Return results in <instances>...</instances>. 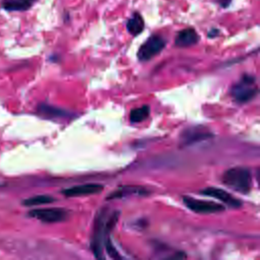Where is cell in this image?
Wrapping results in <instances>:
<instances>
[{
  "instance_id": "ac0fdd59",
  "label": "cell",
  "mask_w": 260,
  "mask_h": 260,
  "mask_svg": "<svg viewBox=\"0 0 260 260\" xmlns=\"http://www.w3.org/2000/svg\"><path fill=\"white\" fill-rule=\"evenodd\" d=\"M216 2L221 8H228L232 4L233 0H216Z\"/></svg>"
},
{
  "instance_id": "9c48e42d",
  "label": "cell",
  "mask_w": 260,
  "mask_h": 260,
  "mask_svg": "<svg viewBox=\"0 0 260 260\" xmlns=\"http://www.w3.org/2000/svg\"><path fill=\"white\" fill-rule=\"evenodd\" d=\"M211 136V133L202 127H192L185 129V131L181 134V144L182 145H190L204 139H207Z\"/></svg>"
},
{
  "instance_id": "e0dca14e",
  "label": "cell",
  "mask_w": 260,
  "mask_h": 260,
  "mask_svg": "<svg viewBox=\"0 0 260 260\" xmlns=\"http://www.w3.org/2000/svg\"><path fill=\"white\" fill-rule=\"evenodd\" d=\"M104 246L106 247L107 253H108L112 258H121V256L119 255L118 251H117L116 248L113 246V244H112V242H111V240H110L109 238L106 239Z\"/></svg>"
},
{
  "instance_id": "8992f818",
  "label": "cell",
  "mask_w": 260,
  "mask_h": 260,
  "mask_svg": "<svg viewBox=\"0 0 260 260\" xmlns=\"http://www.w3.org/2000/svg\"><path fill=\"white\" fill-rule=\"evenodd\" d=\"M183 201L189 209H191L192 211H194L196 213H201V214L216 213V212H220L224 209L223 205H221L219 203L201 200V199L193 198L190 196H185L183 198Z\"/></svg>"
},
{
  "instance_id": "9a60e30c",
  "label": "cell",
  "mask_w": 260,
  "mask_h": 260,
  "mask_svg": "<svg viewBox=\"0 0 260 260\" xmlns=\"http://www.w3.org/2000/svg\"><path fill=\"white\" fill-rule=\"evenodd\" d=\"M148 116H149V107L144 105L140 108L133 109L130 112L129 118L132 123H139V122H142L143 120H145Z\"/></svg>"
},
{
  "instance_id": "5bb4252c",
  "label": "cell",
  "mask_w": 260,
  "mask_h": 260,
  "mask_svg": "<svg viewBox=\"0 0 260 260\" xmlns=\"http://www.w3.org/2000/svg\"><path fill=\"white\" fill-rule=\"evenodd\" d=\"M147 193L146 190H143L141 188H136V187H121L115 192H112L109 196L108 199H115V198H122L131 194H145Z\"/></svg>"
},
{
  "instance_id": "52a82bcc",
  "label": "cell",
  "mask_w": 260,
  "mask_h": 260,
  "mask_svg": "<svg viewBox=\"0 0 260 260\" xmlns=\"http://www.w3.org/2000/svg\"><path fill=\"white\" fill-rule=\"evenodd\" d=\"M200 193L205 195V196L215 198V199L221 201L222 203H224L228 206L233 207V208H238V207L242 206V201L241 200L234 197L232 194H230L229 192H226L223 189H219V188H215V187H208L206 189L201 190Z\"/></svg>"
},
{
  "instance_id": "5b68a950",
  "label": "cell",
  "mask_w": 260,
  "mask_h": 260,
  "mask_svg": "<svg viewBox=\"0 0 260 260\" xmlns=\"http://www.w3.org/2000/svg\"><path fill=\"white\" fill-rule=\"evenodd\" d=\"M28 215L31 217L38 218L43 222L54 223V222H61L67 219L69 216V211L60 207L39 208V209L30 210L28 212Z\"/></svg>"
},
{
  "instance_id": "3957f363",
  "label": "cell",
  "mask_w": 260,
  "mask_h": 260,
  "mask_svg": "<svg viewBox=\"0 0 260 260\" xmlns=\"http://www.w3.org/2000/svg\"><path fill=\"white\" fill-rule=\"evenodd\" d=\"M258 92L256 80L253 76L245 74L242 78L233 85L231 94L233 99L238 103H247L254 99Z\"/></svg>"
},
{
  "instance_id": "30bf717a",
  "label": "cell",
  "mask_w": 260,
  "mask_h": 260,
  "mask_svg": "<svg viewBox=\"0 0 260 260\" xmlns=\"http://www.w3.org/2000/svg\"><path fill=\"white\" fill-rule=\"evenodd\" d=\"M199 35L193 27H186L180 30L175 38V45L179 48H188L199 42Z\"/></svg>"
},
{
  "instance_id": "d6986e66",
  "label": "cell",
  "mask_w": 260,
  "mask_h": 260,
  "mask_svg": "<svg viewBox=\"0 0 260 260\" xmlns=\"http://www.w3.org/2000/svg\"><path fill=\"white\" fill-rule=\"evenodd\" d=\"M220 34V31H219V29L218 28H215V27H212L211 29H209V31H208V34H207V37L208 38H216L218 35Z\"/></svg>"
},
{
  "instance_id": "277c9868",
  "label": "cell",
  "mask_w": 260,
  "mask_h": 260,
  "mask_svg": "<svg viewBox=\"0 0 260 260\" xmlns=\"http://www.w3.org/2000/svg\"><path fill=\"white\" fill-rule=\"evenodd\" d=\"M167 41L159 35H151L138 49L137 58L141 62H145L159 54L166 47Z\"/></svg>"
},
{
  "instance_id": "4fadbf2b",
  "label": "cell",
  "mask_w": 260,
  "mask_h": 260,
  "mask_svg": "<svg viewBox=\"0 0 260 260\" xmlns=\"http://www.w3.org/2000/svg\"><path fill=\"white\" fill-rule=\"evenodd\" d=\"M34 2V0H4L2 7L8 11H25L31 7Z\"/></svg>"
},
{
  "instance_id": "8fae6325",
  "label": "cell",
  "mask_w": 260,
  "mask_h": 260,
  "mask_svg": "<svg viewBox=\"0 0 260 260\" xmlns=\"http://www.w3.org/2000/svg\"><path fill=\"white\" fill-rule=\"evenodd\" d=\"M144 26H145L144 19H143L142 15L140 14V12H138V11H134L126 22L127 31L130 35H132L133 37L140 35L143 31Z\"/></svg>"
},
{
  "instance_id": "ba28073f",
  "label": "cell",
  "mask_w": 260,
  "mask_h": 260,
  "mask_svg": "<svg viewBox=\"0 0 260 260\" xmlns=\"http://www.w3.org/2000/svg\"><path fill=\"white\" fill-rule=\"evenodd\" d=\"M104 189L103 185L96 183H89L83 185H77L65 190H62V194L66 197H79V196H87L102 192Z\"/></svg>"
},
{
  "instance_id": "2e32d148",
  "label": "cell",
  "mask_w": 260,
  "mask_h": 260,
  "mask_svg": "<svg viewBox=\"0 0 260 260\" xmlns=\"http://www.w3.org/2000/svg\"><path fill=\"white\" fill-rule=\"evenodd\" d=\"M55 201V198L50 195H37L27 199H24L22 201V204L24 206H36V205H43L48 204Z\"/></svg>"
},
{
  "instance_id": "6da1fadb",
  "label": "cell",
  "mask_w": 260,
  "mask_h": 260,
  "mask_svg": "<svg viewBox=\"0 0 260 260\" xmlns=\"http://www.w3.org/2000/svg\"><path fill=\"white\" fill-rule=\"evenodd\" d=\"M119 212L114 211L108 214L105 211H101L96 217L94 232L91 240V249L96 258H103V247L106 241L107 234L114 228L118 220Z\"/></svg>"
},
{
  "instance_id": "7a4b0ae2",
  "label": "cell",
  "mask_w": 260,
  "mask_h": 260,
  "mask_svg": "<svg viewBox=\"0 0 260 260\" xmlns=\"http://www.w3.org/2000/svg\"><path fill=\"white\" fill-rule=\"evenodd\" d=\"M222 182L233 190L247 194L252 188V175L248 168L234 167L223 173Z\"/></svg>"
},
{
  "instance_id": "7c38bea8",
  "label": "cell",
  "mask_w": 260,
  "mask_h": 260,
  "mask_svg": "<svg viewBox=\"0 0 260 260\" xmlns=\"http://www.w3.org/2000/svg\"><path fill=\"white\" fill-rule=\"evenodd\" d=\"M39 114L50 119H60V118H66L69 116V113H67L64 110L49 106V105H40L38 108Z\"/></svg>"
}]
</instances>
